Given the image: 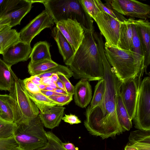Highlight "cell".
<instances>
[{
    "mask_svg": "<svg viewBox=\"0 0 150 150\" xmlns=\"http://www.w3.org/2000/svg\"><path fill=\"white\" fill-rule=\"evenodd\" d=\"M103 67L105 92L102 104L86 112L84 125L91 135L102 139L114 137L122 134L116 111L117 84L119 80L109 63L104 54H101Z\"/></svg>",
    "mask_w": 150,
    "mask_h": 150,
    "instance_id": "cell-1",
    "label": "cell"
},
{
    "mask_svg": "<svg viewBox=\"0 0 150 150\" xmlns=\"http://www.w3.org/2000/svg\"><path fill=\"white\" fill-rule=\"evenodd\" d=\"M65 64L75 79L85 78L90 81L103 79V64L93 33L84 32L81 44Z\"/></svg>",
    "mask_w": 150,
    "mask_h": 150,
    "instance_id": "cell-2",
    "label": "cell"
},
{
    "mask_svg": "<svg viewBox=\"0 0 150 150\" xmlns=\"http://www.w3.org/2000/svg\"><path fill=\"white\" fill-rule=\"evenodd\" d=\"M41 3L56 24L62 20H76L80 23L84 32H94L93 19L80 0H42Z\"/></svg>",
    "mask_w": 150,
    "mask_h": 150,
    "instance_id": "cell-3",
    "label": "cell"
},
{
    "mask_svg": "<svg viewBox=\"0 0 150 150\" xmlns=\"http://www.w3.org/2000/svg\"><path fill=\"white\" fill-rule=\"evenodd\" d=\"M106 58L118 79L121 82L141 76L145 72L144 62L131 50L114 46H104Z\"/></svg>",
    "mask_w": 150,
    "mask_h": 150,
    "instance_id": "cell-4",
    "label": "cell"
},
{
    "mask_svg": "<svg viewBox=\"0 0 150 150\" xmlns=\"http://www.w3.org/2000/svg\"><path fill=\"white\" fill-rule=\"evenodd\" d=\"M39 115L28 121L17 124L13 136L22 150H37L45 146L46 132Z\"/></svg>",
    "mask_w": 150,
    "mask_h": 150,
    "instance_id": "cell-5",
    "label": "cell"
},
{
    "mask_svg": "<svg viewBox=\"0 0 150 150\" xmlns=\"http://www.w3.org/2000/svg\"><path fill=\"white\" fill-rule=\"evenodd\" d=\"M9 95L15 109L14 123L18 124L26 122L39 115V109L25 93L17 77Z\"/></svg>",
    "mask_w": 150,
    "mask_h": 150,
    "instance_id": "cell-6",
    "label": "cell"
},
{
    "mask_svg": "<svg viewBox=\"0 0 150 150\" xmlns=\"http://www.w3.org/2000/svg\"><path fill=\"white\" fill-rule=\"evenodd\" d=\"M135 127L150 130V77L142 81L139 87L135 113L133 119Z\"/></svg>",
    "mask_w": 150,
    "mask_h": 150,
    "instance_id": "cell-7",
    "label": "cell"
},
{
    "mask_svg": "<svg viewBox=\"0 0 150 150\" xmlns=\"http://www.w3.org/2000/svg\"><path fill=\"white\" fill-rule=\"evenodd\" d=\"M105 4L122 15L146 19L150 17L149 5L135 0H105Z\"/></svg>",
    "mask_w": 150,
    "mask_h": 150,
    "instance_id": "cell-8",
    "label": "cell"
},
{
    "mask_svg": "<svg viewBox=\"0 0 150 150\" xmlns=\"http://www.w3.org/2000/svg\"><path fill=\"white\" fill-rule=\"evenodd\" d=\"M105 40L104 46L117 47L121 22L108 14L101 11L94 19Z\"/></svg>",
    "mask_w": 150,
    "mask_h": 150,
    "instance_id": "cell-9",
    "label": "cell"
},
{
    "mask_svg": "<svg viewBox=\"0 0 150 150\" xmlns=\"http://www.w3.org/2000/svg\"><path fill=\"white\" fill-rule=\"evenodd\" d=\"M33 4L29 0H4L0 8V16L8 17L11 28L20 25L22 19L31 9Z\"/></svg>",
    "mask_w": 150,
    "mask_h": 150,
    "instance_id": "cell-10",
    "label": "cell"
},
{
    "mask_svg": "<svg viewBox=\"0 0 150 150\" xmlns=\"http://www.w3.org/2000/svg\"><path fill=\"white\" fill-rule=\"evenodd\" d=\"M142 77L141 76H137L122 82L120 87L121 98L129 118L132 121L135 114Z\"/></svg>",
    "mask_w": 150,
    "mask_h": 150,
    "instance_id": "cell-11",
    "label": "cell"
},
{
    "mask_svg": "<svg viewBox=\"0 0 150 150\" xmlns=\"http://www.w3.org/2000/svg\"><path fill=\"white\" fill-rule=\"evenodd\" d=\"M54 22L53 18L46 10L31 21L19 32L20 40L30 44L33 39L43 29L51 27Z\"/></svg>",
    "mask_w": 150,
    "mask_h": 150,
    "instance_id": "cell-12",
    "label": "cell"
},
{
    "mask_svg": "<svg viewBox=\"0 0 150 150\" xmlns=\"http://www.w3.org/2000/svg\"><path fill=\"white\" fill-rule=\"evenodd\" d=\"M56 27L69 42L75 52L84 37V32L80 23L76 20L68 19L59 21L56 24Z\"/></svg>",
    "mask_w": 150,
    "mask_h": 150,
    "instance_id": "cell-13",
    "label": "cell"
},
{
    "mask_svg": "<svg viewBox=\"0 0 150 150\" xmlns=\"http://www.w3.org/2000/svg\"><path fill=\"white\" fill-rule=\"evenodd\" d=\"M32 48L30 44L20 40L6 50L2 54L3 60L11 66L27 61L29 58Z\"/></svg>",
    "mask_w": 150,
    "mask_h": 150,
    "instance_id": "cell-14",
    "label": "cell"
},
{
    "mask_svg": "<svg viewBox=\"0 0 150 150\" xmlns=\"http://www.w3.org/2000/svg\"><path fill=\"white\" fill-rule=\"evenodd\" d=\"M134 23L139 34L144 54L145 72L150 63V23L147 19H134Z\"/></svg>",
    "mask_w": 150,
    "mask_h": 150,
    "instance_id": "cell-15",
    "label": "cell"
},
{
    "mask_svg": "<svg viewBox=\"0 0 150 150\" xmlns=\"http://www.w3.org/2000/svg\"><path fill=\"white\" fill-rule=\"evenodd\" d=\"M73 95L76 105L82 108L87 106L92 98L91 86L87 79H81L76 84Z\"/></svg>",
    "mask_w": 150,
    "mask_h": 150,
    "instance_id": "cell-16",
    "label": "cell"
},
{
    "mask_svg": "<svg viewBox=\"0 0 150 150\" xmlns=\"http://www.w3.org/2000/svg\"><path fill=\"white\" fill-rule=\"evenodd\" d=\"M65 109L64 107L56 105L51 107L43 113L40 112L39 116L44 126L51 129L58 127L62 119Z\"/></svg>",
    "mask_w": 150,
    "mask_h": 150,
    "instance_id": "cell-17",
    "label": "cell"
},
{
    "mask_svg": "<svg viewBox=\"0 0 150 150\" xmlns=\"http://www.w3.org/2000/svg\"><path fill=\"white\" fill-rule=\"evenodd\" d=\"M122 82L119 80L117 86L116 96V111L117 117L123 132L130 130L132 123L124 105L120 93Z\"/></svg>",
    "mask_w": 150,
    "mask_h": 150,
    "instance_id": "cell-18",
    "label": "cell"
},
{
    "mask_svg": "<svg viewBox=\"0 0 150 150\" xmlns=\"http://www.w3.org/2000/svg\"><path fill=\"white\" fill-rule=\"evenodd\" d=\"M10 65L0 58V90L11 92L14 86L17 76Z\"/></svg>",
    "mask_w": 150,
    "mask_h": 150,
    "instance_id": "cell-19",
    "label": "cell"
},
{
    "mask_svg": "<svg viewBox=\"0 0 150 150\" xmlns=\"http://www.w3.org/2000/svg\"><path fill=\"white\" fill-rule=\"evenodd\" d=\"M127 145L138 150H150V130L140 129L130 132Z\"/></svg>",
    "mask_w": 150,
    "mask_h": 150,
    "instance_id": "cell-20",
    "label": "cell"
},
{
    "mask_svg": "<svg viewBox=\"0 0 150 150\" xmlns=\"http://www.w3.org/2000/svg\"><path fill=\"white\" fill-rule=\"evenodd\" d=\"M132 18L127 19L120 23V37L117 47L127 50H132Z\"/></svg>",
    "mask_w": 150,
    "mask_h": 150,
    "instance_id": "cell-21",
    "label": "cell"
},
{
    "mask_svg": "<svg viewBox=\"0 0 150 150\" xmlns=\"http://www.w3.org/2000/svg\"><path fill=\"white\" fill-rule=\"evenodd\" d=\"M52 34L57 43L59 52L66 64L72 58L74 52L69 42L56 26L52 28Z\"/></svg>",
    "mask_w": 150,
    "mask_h": 150,
    "instance_id": "cell-22",
    "label": "cell"
},
{
    "mask_svg": "<svg viewBox=\"0 0 150 150\" xmlns=\"http://www.w3.org/2000/svg\"><path fill=\"white\" fill-rule=\"evenodd\" d=\"M20 41L19 32L9 25L0 32V54H2L12 45Z\"/></svg>",
    "mask_w": 150,
    "mask_h": 150,
    "instance_id": "cell-23",
    "label": "cell"
},
{
    "mask_svg": "<svg viewBox=\"0 0 150 150\" xmlns=\"http://www.w3.org/2000/svg\"><path fill=\"white\" fill-rule=\"evenodd\" d=\"M50 45L47 41H40L34 45L29 56L30 62L52 59L50 50Z\"/></svg>",
    "mask_w": 150,
    "mask_h": 150,
    "instance_id": "cell-24",
    "label": "cell"
},
{
    "mask_svg": "<svg viewBox=\"0 0 150 150\" xmlns=\"http://www.w3.org/2000/svg\"><path fill=\"white\" fill-rule=\"evenodd\" d=\"M0 106L2 113V119L14 122L16 115L15 109L9 95L0 94Z\"/></svg>",
    "mask_w": 150,
    "mask_h": 150,
    "instance_id": "cell-25",
    "label": "cell"
},
{
    "mask_svg": "<svg viewBox=\"0 0 150 150\" xmlns=\"http://www.w3.org/2000/svg\"><path fill=\"white\" fill-rule=\"evenodd\" d=\"M19 81L25 93L33 102L40 112L43 113L51 107L57 105L47 97L41 92L32 93L29 92L24 87L19 79Z\"/></svg>",
    "mask_w": 150,
    "mask_h": 150,
    "instance_id": "cell-26",
    "label": "cell"
},
{
    "mask_svg": "<svg viewBox=\"0 0 150 150\" xmlns=\"http://www.w3.org/2000/svg\"><path fill=\"white\" fill-rule=\"evenodd\" d=\"M58 65L52 59H45L33 62L30 61L28 66V72L31 76L38 75Z\"/></svg>",
    "mask_w": 150,
    "mask_h": 150,
    "instance_id": "cell-27",
    "label": "cell"
},
{
    "mask_svg": "<svg viewBox=\"0 0 150 150\" xmlns=\"http://www.w3.org/2000/svg\"><path fill=\"white\" fill-rule=\"evenodd\" d=\"M105 92L104 80L98 81L95 88L94 93L90 104L88 108L91 110L100 105L102 103Z\"/></svg>",
    "mask_w": 150,
    "mask_h": 150,
    "instance_id": "cell-28",
    "label": "cell"
},
{
    "mask_svg": "<svg viewBox=\"0 0 150 150\" xmlns=\"http://www.w3.org/2000/svg\"><path fill=\"white\" fill-rule=\"evenodd\" d=\"M134 18H132V48L131 51L144 62V54L140 37L134 22Z\"/></svg>",
    "mask_w": 150,
    "mask_h": 150,
    "instance_id": "cell-29",
    "label": "cell"
},
{
    "mask_svg": "<svg viewBox=\"0 0 150 150\" xmlns=\"http://www.w3.org/2000/svg\"><path fill=\"white\" fill-rule=\"evenodd\" d=\"M48 142L44 146L37 150H67L63 146L61 140L52 132H46Z\"/></svg>",
    "mask_w": 150,
    "mask_h": 150,
    "instance_id": "cell-30",
    "label": "cell"
},
{
    "mask_svg": "<svg viewBox=\"0 0 150 150\" xmlns=\"http://www.w3.org/2000/svg\"><path fill=\"white\" fill-rule=\"evenodd\" d=\"M17 127V124L14 122L0 118V139L13 137Z\"/></svg>",
    "mask_w": 150,
    "mask_h": 150,
    "instance_id": "cell-31",
    "label": "cell"
},
{
    "mask_svg": "<svg viewBox=\"0 0 150 150\" xmlns=\"http://www.w3.org/2000/svg\"><path fill=\"white\" fill-rule=\"evenodd\" d=\"M62 73L68 79L73 76L72 71L68 67L58 64L55 67L52 68L38 75H37L41 78L46 77H50L55 74Z\"/></svg>",
    "mask_w": 150,
    "mask_h": 150,
    "instance_id": "cell-32",
    "label": "cell"
},
{
    "mask_svg": "<svg viewBox=\"0 0 150 150\" xmlns=\"http://www.w3.org/2000/svg\"><path fill=\"white\" fill-rule=\"evenodd\" d=\"M86 10L94 20L101 11L96 0H80Z\"/></svg>",
    "mask_w": 150,
    "mask_h": 150,
    "instance_id": "cell-33",
    "label": "cell"
},
{
    "mask_svg": "<svg viewBox=\"0 0 150 150\" xmlns=\"http://www.w3.org/2000/svg\"><path fill=\"white\" fill-rule=\"evenodd\" d=\"M100 11H103L121 22H124L127 19L123 15L118 13L105 3H103L101 0H96Z\"/></svg>",
    "mask_w": 150,
    "mask_h": 150,
    "instance_id": "cell-34",
    "label": "cell"
},
{
    "mask_svg": "<svg viewBox=\"0 0 150 150\" xmlns=\"http://www.w3.org/2000/svg\"><path fill=\"white\" fill-rule=\"evenodd\" d=\"M73 95L51 96L48 97L58 106H62L67 105L72 100Z\"/></svg>",
    "mask_w": 150,
    "mask_h": 150,
    "instance_id": "cell-35",
    "label": "cell"
},
{
    "mask_svg": "<svg viewBox=\"0 0 150 150\" xmlns=\"http://www.w3.org/2000/svg\"><path fill=\"white\" fill-rule=\"evenodd\" d=\"M18 146L13 136L9 138L0 139V150H8Z\"/></svg>",
    "mask_w": 150,
    "mask_h": 150,
    "instance_id": "cell-36",
    "label": "cell"
},
{
    "mask_svg": "<svg viewBox=\"0 0 150 150\" xmlns=\"http://www.w3.org/2000/svg\"><path fill=\"white\" fill-rule=\"evenodd\" d=\"M20 80L25 88L29 92L32 93L41 92L38 86L33 83L28 78L22 80L20 79Z\"/></svg>",
    "mask_w": 150,
    "mask_h": 150,
    "instance_id": "cell-37",
    "label": "cell"
},
{
    "mask_svg": "<svg viewBox=\"0 0 150 150\" xmlns=\"http://www.w3.org/2000/svg\"><path fill=\"white\" fill-rule=\"evenodd\" d=\"M59 79L62 82L66 92L68 94L74 95V86L71 83L69 79L62 73L57 74Z\"/></svg>",
    "mask_w": 150,
    "mask_h": 150,
    "instance_id": "cell-38",
    "label": "cell"
},
{
    "mask_svg": "<svg viewBox=\"0 0 150 150\" xmlns=\"http://www.w3.org/2000/svg\"><path fill=\"white\" fill-rule=\"evenodd\" d=\"M64 122L69 123L70 125L78 124L81 122V120L76 115L72 114H65L62 118Z\"/></svg>",
    "mask_w": 150,
    "mask_h": 150,
    "instance_id": "cell-39",
    "label": "cell"
},
{
    "mask_svg": "<svg viewBox=\"0 0 150 150\" xmlns=\"http://www.w3.org/2000/svg\"><path fill=\"white\" fill-rule=\"evenodd\" d=\"M10 21L8 17L3 16L2 18L0 19V32L7 26L10 25Z\"/></svg>",
    "mask_w": 150,
    "mask_h": 150,
    "instance_id": "cell-40",
    "label": "cell"
},
{
    "mask_svg": "<svg viewBox=\"0 0 150 150\" xmlns=\"http://www.w3.org/2000/svg\"><path fill=\"white\" fill-rule=\"evenodd\" d=\"M62 144L63 146L67 150H78V148L76 147L72 143L62 142Z\"/></svg>",
    "mask_w": 150,
    "mask_h": 150,
    "instance_id": "cell-41",
    "label": "cell"
},
{
    "mask_svg": "<svg viewBox=\"0 0 150 150\" xmlns=\"http://www.w3.org/2000/svg\"><path fill=\"white\" fill-rule=\"evenodd\" d=\"M40 92L47 97L53 96L64 95L54 91L40 90Z\"/></svg>",
    "mask_w": 150,
    "mask_h": 150,
    "instance_id": "cell-42",
    "label": "cell"
},
{
    "mask_svg": "<svg viewBox=\"0 0 150 150\" xmlns=\"http://www.w3.org/2000/svg\"><path fill=\"white\" fill-rule=\"evenodd\" d=\"M42 79V83L45 84H49L52 83H54L52 80L51 77H46Z\"/></svg>",
    "mask_w": 150,
    "mask_h": 150,
    "instance_id": "cell-43",
    "label": "cell"
},
{
    "mask_svg": "<svg viewBox=\"0 0 150 150\" xmlns=\"http://www.w3.org/2000/svg\"><path fill=\"white\" fill-rule=\"evenodd\" d=\"M55 83L58 88L64 90L67 92L64 83L59 78Z\"/></svg>",
    "mask_w": 150,
    "mask_h": 150,
    "instance_id": "cell-44",
    "label": "cell"
},
{
    "mask_svg": "<svg viewBox=\"0 0 150 150\" xmlns=\"http://www.w3.org/2000/svg\"><path fill=\"white\" fill-rule=\"evenodd\" d=\"M28 78L33 83L36 85L38 86L42 83L38 81L35 79L32 76H31L30 77Z\"/></svg>",
    "mask_w": 150,
    "mask_h": 150,
    "instance_id": "cell-45",
    "label": "cell"
},
{
    "mask_svg": "<svg viewBox=\"0 0 150 150\" xmlns=\"http://www.w3.org/2000/svg\"><path fill=\"white\" fill-rule=\"evenodd\" d=\"M54 91L63 95H67L68 94L66 91L60 89H56Z\"/></svg>",
    "mask_w": 150,
    "mask_h": 150,
    "instance_id": "cell-46",
    "label": "cell"
},
{
    "mask_svg": "<svg viewBox=\"0 0 150 150\" xmlns=\"http://www.w3.org/2000/svg\"><path fill=\"white\" fill-rule=\"evenodd\" d=\"M51 77L52 80L55 83L57 82L59 78L57 74H55L52 75L51 76Z\"/></svg>",
    "mask_w": 150,
    "mask_h": 150,
    "instance_id": "cell-47",
    "label": "cell"
},
{
    "mask_svg": "<svg viewBox=\"0 0 150 150\" xmlns=\"http://www.w3.org/2000/svg\"><path fill=\"white\" fill-rule=\"evenodd\" d=\"M125 150H138L136 148L128 145H127L125 148Z\"/></svg>",
    "mask_w": 150,
    "mask_h": 150,
    "instance_id": "cell-48",
    "label": "cell"
},
{
    "mask_svg": "<svg viewBox=\"0 0 150 150\" xmlns=\"http://www.w3.org/2000/svg\"><path fill=\"white\" fill-rule=\"evenodd\" d=\"M47 85L48 86H49L55 89H60L57 86L56 84L54 83H52L49 84H47Z\"/></svg>",
    "mask_w": 150,
    "mask_h": 150,
    "instance_id": "cell-49",
    "label": "cell"
},
{
    "mask_svg": "<svg viewBox=\"0 0 150 150\" xmlns=\"http://www.w3.org/2000/svg\"><path fill=\"white\" fill-rule=\"evenodd\" d=\"M47 86H48L47 85L43 83H41L38 86L40 90H43Z\"/></svg>",
    "mask_w": 150,
    "mask_h": 150,
    "instance_id": "cell-50",
    "label": "cell"
},
{
    "mask_svg": "<svg viewBox=\"0 0 150 150\" xmlns=\"http://www.w3.org/2000/svg\"><path fill=\"white\" fill-rule=\"evenodd\" d=\"M56 89H54L49 86H47L45 89L42 90L54 91Z\"/></svg>",
    "mask_w": 150,
    "mask_h": 150,
    "instance_id": "cell-51",
    "label": "cell"
},
{
    "mask_svg": "<svg viewBox=\"0 0 150 150\" xmlns=\"http://www.w3.org/2000/svg\"><path fill=\"white\" fill-rule=\"evenodd\" d=\"M36 80L38 81H40L41 83L42 79L38 76L37 75L32 76Z\"/></svg>",
    "mask_w": 150,
    "mask_h": 150,
    "instance_id": "cell-52",
    "label": "cell"
},
{
    "mask_svg": "<svg viewBox=\"0 0 150 150\" xmlns=\"http://www.w3.org/2000/svg\"><path fill=\"white\" fill-rule=\"evenodd\" d=\"M8 150H22L18 146Z\"/></svg>",
    "mask_w": 150,
    "mask_h": 150,
    "instance_id": "cell-53",
    "label": "cell"
},
{
    "mask_svg": "<svg viewBox=\"0 0 150 150\" xmlns=\"http://www.w3.org/2000/svg\"><path fill=\"white\" fill-rule=\"evenodd\" d=\"M2 113L0 106V118L2 119Z\"/></svg>",
    "mask_w": 150,
    "mask_h": 150,
    "instance_id": "cell-54",
    "label": "cell"
},
{
    "mask_svg": "<svg viewBox=\"0 0 150 150\" xmlns=\"http://www.w3.org/2000/svg\"><path fill=\"white\" fill-rule=\"evenodd\" d=\"M3 17V16H0V19H1L2 17Z\"/></svg>",
    "mask_w": 150,
    "mask_h": 150,
    "instance_id": "cell-55",
    "label": "cell"
}]
</instances>
